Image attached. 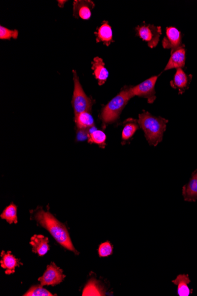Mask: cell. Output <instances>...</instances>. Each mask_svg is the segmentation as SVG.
<instances>
[{"label":"cell","mask_w":197,"mask_h":296,"mask_svg":"<svg viewBox=\"0 0 197 296\" xmlns=\"http://www.w3.org/2000/svg\"><path fill=\"white\" fill-rule=\"evenodd\" d=\"M35 219L39 224L50 232L57 242L76 254L79 253L73 245L66 226L59 221L52 214L40 210L36 213Z\"/></svg>","instance_id":"cell-1"},{"label":"cell","mask_w":197,"mask_h":296,"mask_svg":"<svg viewBox=\"0 0 197 296\" xmlns=\"http://www.w3.org/2000/svg\"><path fill=\"white\" fill-rule=\"evenodd\" d=\"M139 125L145 132V138L150 145L157 146L162 140L165 131L167 120L160 117H154L147 111L139 115Z\"/></svg>","instance_id":"cell-2"},{"label":"cell","mask_w":197,"mask_h":296,"mask_svg":"<svg viewBox=\"0 0 197 296\" xmlns=\"http://www.w3.org/2000/svg\"><path fill=\"white\" fill-rule=\"evenodd\" d=\"M131 98L132 96L130 94L129 87H125L121 90L119 94L102 109L101 115L102 122L108 124L117 121Z\"/></svg>","instance_id":"cell-3"},{"label":"cell","mask_w":197,"mask_h":296,"mask_svg":"<svg viewBox=\"0 0 197 296\" xmlns=\"http://www.w3.org/2000/svg\"><path fill=\"white\" fill-rule=\"evenodd\" d=\"M74 76L75 87L72 105L76 116L83 112L90 111L92 107L93 102L84 93L77 72L75 71H74Z\"/></svg>","instance_id":"cell-4"},{"label":"cell","mask_w":197,"mask_h":296,"mask_svg":"<svg viewBox=\"0 0 197 296\" xmlns=\"http://www.w3.org/2000/svg\"><path fill=\"white\" fill-rule=\"evenodd\" d=\"M159 76H154L138 85L129 87V92L132 98L135 96L147 98L148 103L152 104L156 99L155 86Z\"/></svg>","instance_id":"cell-5"},{"label":"cell","mask_w":197,"mask_h":296,"mask_svg":"<svg viewBox=\"0 0 197 296\" xmlns=\"http://www.w3.org/2000/svg\"><path fill=\"white\" fill-rule=\"evenodd\" d=\"M136 35L142 40L147 42L148 46L156 47L159 42L162 35L161 27L144 23L136 28Z\"/></svg>","instance_id":"cell-6"},{"label":"cell","mask_w":197,"mask_h":296,"mask_svg":"<svg viewBox=\"0 0 197 296\" xmlns=\"http://www.w3.org/2000/svg\"><path fill=\"white\" fill-rule=\"evenodd\" d=\"M66 277L63 274L61 268L57 267L53 262L48 265L46 270L45 271L43 276L39 278L38 280L40 282V285L44 286H56L61 283Z\"/></svg>","instance_id":"cell-7"},{"label":"cell","mask_w":197,"mask_h":296,"mask_svg":"<svg viewBox=\"0 0 197 296\" xmlns=\"http://www.w3.org/2000/svg\"><path fill=\"white\" fill-rule=\"evenodd\" d=\"M182 35L177 29L174 27H167L166 29V36L163 39L162 46L164 49H171V52L179 47L181 45Z\"/></svg>","instance_id":"cell-8"},{"label":"cell","mask_w":197,"mask_h":296,"mask_svg":"<svg viewBox=\"0 0 197 296\" xmlns=\"http://www.w3.org/2000/svg\"><path fill=\"white\" fill-rule=\"evenodd\" d=\"M192 79V75H187L183 69H177L174 79L171 82V85L174 89H178L179 94H183L189 89Z\"/></svg>","instance_id":"cell-9"},{"label":"cell","mask_w":197,"mask_h":296,"mask_svg":"<svg viewBox=\"0 0 197 296\" xmlns=\"http://www.w3.org/2000/svg\"><path fill=\"white\" fill-rule=\"evenodd\" d=\"M186 63V49L184 46L179 47L171 52L170 59L166 65L165 71L172 69H182L184 67Z\"/></svg>","instance_id":"cell-10"},{"label":"cell","mask_w":197,"mask_h":296,"mask_svg":"<svg viewBox=\"0 0 197 296\" xmlns=\"http://www.w3.org/2000/svg\"><path fill=\"white\" fill-rule=\"evenodd\" d=\"M48 238L43 235H34L31 238L30 244L32 247V252L40 256L46 254L48 251L50 249L48 246Z\"/></svg>","instance_id":"cell-11"},{"label":"cell","mask_w":197,"mask_h":296,"mask_svg":"<svg viewBox=\"0 0 197 296\" xmlns=\"http://www.w3.org/2000/svg\"><path fill=\"white\" fill-rule=\"evenodd\" d=\"M94 6L95 4L91 1H75L74 3V16L83 20H89Z\"/></svg>","instance_id":"cell-12"},{"label":"cell","mask_w":197,"mask_h":296,"mask_svg":"<svg viewBox=\"0 0 197 296\" xmlns=\"http://www.w3.org/2000/svg\"><path fill=\"white\" fill-rule=\"evenodd\" d=\"M183 195L186 201L196 202L197 200V169L193 172L189 182L183 186Z\"/></svg>","instance_id":"cell-13"},{"label":"cell","mask_w":197,"mask_h":296,"mask_svg":"<svg viewBox=\"0 0 197 296\" xmlns=\"http://www.w3.org/2000/svg\"><path fill=\"white\" fill-rule=\"evenodd\" d=\"M92 69L93 75L95 78L98 81L99 85H104L107 81L109 72L105 66V63L102 59L99 57H96L92 62Z\"/></svg>","instance_id":"cell-14"},{"label":"cell","mask_w":197,"mask_h":296,"mask_svg":"<svg viewBox=\"0 0 197 296\" xmlns=\"http://www.w3.org/2000/svg\"><path fill=\"white\" fill-rule=\"evenodd\" d=\"M1 256V267L6 270L5 274H13L15 268L19 267L20 265H22V263H20L19 259L12 255L10 252L5 253L4 251H2Z\"/></svg>","instance_id":"cell-15"},{"label":"cell","mask_w":197,"mask_h":296,"mask_svg":"<svg viewBox=\"0 0 197 296\" xmlns=\"http://www.w3.org/2000/svg\"><path fill=\"white\" fill-rule=\"evenodd\" d=\"M97 42H103L107 46H109L113 41V32L111 27L107 21H104L98 31L95 33Z\"/></svg>","instance_id":"cell-16"},{"label":"cell","mask_w":197,"mask_h":296,"mask_svg":"<svg viewBox=\"0 0 197 296\" xmlns=\"http://www.w3.org/2000/svg\"><path fill=\"white\" fill-rule=\"evenodd\" d=\"M189 275L180 274L177 279L172 280V282L178 286L177 293L180 296H189L192 290H190L188 285L190 283Z\"/></svg>","instance_id":"cell-17"},{"label":"cell","mask_w":197,"mask_h":296,"mask_svg":"<svg viewBox=\"0 0 197 296\" xmlns=\"http://www.w3.org/2000/svg\"><path fill=\"white\" fill-rule=\"evenodd\" d=\"M75 123L79 129H88L94 126V120L89 111L76 115Z\"/></svg>","instance_id":"cell-18"},{"label":"cell","mask_w":197,"mask_h":296,"mask_svg":"<svg viewBox=\"0 0 197 296\" xmlns=\"http://www.w3.org/2000/svg\"><path fill=\"white\" fill-rule=\"evenodd\" d=\"M104 288L100 285L98 281L91 279L83 289V295L85 296H105Z\"/></svg>","instance_id":"cell-19"},{"label":"cell","mask_w":197,"mask_h":296,"mask_svg":"<svg viewBox=\"0 0 197 296\" xmlns=\"http://www.w3.org/2000/svg\"><path fill=\"white\" fill-rule=\"evenodd\" d=\"M17 207L16 205L11 204L3 211L1 215H0L2 219L6 220L10 224L12 223H17L18 219L17 216Z\"/></svg>","instance_id":"cell-20"},{"label":"cell","mask_w":197,"mask_h":296,"mask_svg":"<svg viewBox=\"0 0 197 296\" xmlns=\"http://www.w3.org/2000/svg\"><path fill=\"white\" fill-rule=\"evenodd\" d=\"M106 140H107V136H106L105 132L101 130L96 129V130L90 134L88 141L90 144H98L101 147H104Z\"/></svg>","instance_id":"cell-21"},{"label":"cell","mask_w":197,"mask_h":296,"mask_svg":"<svg viewBox=\"0 0 197 296\" xmlns=\"http://www.w3.org/2000/svg\"><path fill=\"white\" fill-rule=\"evenodd\" d=\"M138 128V125L136 123L135 121H129L124 126L122 133L123 140H128L129 138H131L134 135L135 132L137 131Z\"/></svg>","instance_id":"cell-22"},{"label":"cell","mask_w":197,"mask_h":296,"mask_svg":"<svg viewBox=\"0 0 197 296\" xmlns=\"http://www.w3.org/2000/svg\"><path fill=\"white\" fill-rule=\"evenodd\" d=\"M24 296H54L47 290L43 288V286L40 285L33 286L30 288Z\"/></svg>","instance_id":"cell-23"},{"label":"cell","mask_w":197,"mask_h":296,"mask_svg":"<svg viewBox=\"0 0 197 296\" xmlns=\"http://www.w3.org/2000/svg\"><path fill=\"white\" fill-rule=\"evenodd\" d=\"M19 36L17 30H11L1 26L0 27V39L1 40H10L11 38L16 39Z\"/></svg>","instance_id":"cell-24"},{"label":"cell","mask_w":197,"mask_h":296,"mask_svg":"<svg viewBox=\"0 0 197 296\" xmlns=\"http://www.w3.org/2000/svg\"><path fill=\"white\" fill-rule=\"evenodd\" d=\"M113 246L110 241H107L100 245L98 249V254L100 257H106L113 254Z\"/></svg>","instance_id":"cell-25"},{"label":"cell","mask_w":197,"mask_h":296,"mask_svg":"<svg viewBox=\"0 0 197 296\" xmlns=\"http://www.w3.org/2000/svg\"><path fill=\"white\" fill-rule=\"evenodd\" d=\"M89 129H79L77 134V140L80 141L86 140V139H89Z\"/></svg>","instance_id":"cell-26"}]
</instances>
